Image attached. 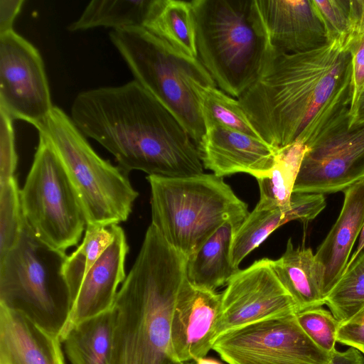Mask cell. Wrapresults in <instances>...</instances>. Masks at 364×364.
Returning a JSON list of instances; mask_svg holds the SVG:
<instances>
[{
	"instance_id": "obj_1",
	"label": "cell",
	"mask_w": 364,
	"mask_h": 364,
	"mask_svg": "<svg viewBox=\"0 0 364 364\" xmlns=\"http://www.w3.org/2000/svg\"><path fill=\"white\" fill-rule=\"evenodd\" d=\"M237 100L276 150L296 141L311 149L350 126L351 54L336 41L299 53L272 50L257 80Z\"/></svg>"
},
{
	"instance_id": "obj_2",
	"label": "cell",
	"mask_w": 364,
	"mask_h": 364,
	"mask_svg": "<svg viewBox=\"0 0 364 364\" xmlns=\"http://www.w3.org/2000/svg\"><path fill=\"white\" fill-rule=\"evenodd\" d=\"M73 121L111 153L127 174L181 178L204 173L198 146L176 116L136 80L80 92Z\"/></svg>"
},
{
	"instance_id": "obj_3",
	"label": "cell",
	"mask_w": 364,
	"mask_h": 364,
	"mask_svg": "<svg viewBox=\"0 0 364 364\" xmlns=\"http://www.w3.org/2000/svg\"><path fill=\"white\" fill-rule=\"evenodd\" d=\"M187 258L151 224L117 292L110 364H184L174 355L171 321Z\"/></svg>"
},
{
	"instance_id": "obj_4",
	"label": "cell",
	"mask_w": 364,
	"mask_h": 364,
	"mask_svg": "<svg viewBox=\"0 0 364 364\" xmlns=\"http://www.w3.org/2000/svg\"><path fill=\"white\" fill-rule=\"evenodd\" d=\"M198 58L220 90L238 99L272 48L256 0H193Z\"/></svg>"
},
{
	"instance_id": "obj_5",
	"label": "cell",
	"mask_w": 364,
	"mask_h": 364,
	"mask_svg": "<svg viewBox=\"0 0 364 364\" xmlns=\"http://www.w3.org/2000/svg\"><path fill=\"white\" fill-rule=\"evenodd\" d=\"M109 36L134 80L176 116L198 146L205 132L202 94L216 86L200 60L176 50L142 26L112 30Z\"/></svg>"
},
{
	"instance_id": "obj_6",
	"label": "cell",
	"mask_w": 364,
	"mask_h": 364,
	"mask_svg": "<svg viewBox=\"0 0 364 364\" xmlns=\"http://www.w3.org/2000/svg\"><path fill=\"white\" fill-rule=\"evenodd\" d=\"M151 225L186 258L223 224H241L247 205L213 173L170 178L150 175Z\"/></svg>"
},
{
	"instance_id": "obj_7",
	"label": "cell",
	"mask_w": 364,
	"mask_h": 364,
	"mask_svg": "<svg viewBox=\"0 0 364 364\" xmlns=\"http://www.w3.org/2000/svg\"><path fill=\"white\" fill-rule=\"evenodd\" d=\"M67 256L39 240L23 223L17 242L0 259V306L60 339L73 305L63 274Z\"/></svg>"
},
{
	"instance_id": "obj_8",
	"label": "cell",
	"mask_w": 364,
	"mask_h": 364,
	"mask_svg": "<svg viewBox=\"0 0 364 364\" xmlns=\"http://www.w3.org/2000/svg\"><path fill=\"white\" fill-rule=\"evenodd\" d=\"M59 158L82 205L87 225L126 221L139 193L127 174L101 158L72 118L54 106L36 127Z\"/></svg>"
},
{
	"instance_id": "obj_9",
	"label": "cell",
	"mask_w": 364,
	"mask_h": 364,
	"mask_svg": "<svg viewBox=\"0 0 364 364\" xmlns=\"http://www.w3.org/2000/svg\"><path fill=\"white\" fill-rule=\"evenodd\" d=\"M20 200L23 223L39 240L65 252L77 245L87 220L59 158L41 133Z\"/></svg>"
},
{
	"instance_id": "obj_10",
	"label": "cell",
	"mask_w": 364,
	"mask_h": 364,
	"mask_svg": "<svg viewBox=\"0 0 364 364\" xmlns=\"http://www.w3.org/2000/svg\"><path fill=\"white\" fill-rule=\"evenodd\" d=\"M212 350L228 364H327L333 355L309 338L296 314L228 331L214 341Z\"/></svg>"
},
{
	"instance_id": "obj_11",
	"label": "cell",
	"mask_w": 364,
	"mask_h": 364,
	"mask_svg": "<svg viewBox=\"0 0 364 364\" xmlns=\"http://www.w3.org/2000/svg\"><path fill=\"white\" fill-rule=\"evenodd\" d=\"M53 107L38 50L14 29L0 33V109L36 128Z\"/></svg>"
},
{
	"instance_id": "obj_12",
	"label": "cell",
	"mask_w": 364,
	"mask_h": 364,
	"mask_svg": "<svg viewBox=\"0 0 364 364\" xmlns=\"http://www.w3.org/2000/svg\"><path fill=\"white\" fill-rule=\"evenodd\" d=\"M272 261L268 258L255 261L249 267L240 269L227 284L221 293L215 340L251 323L297 313L296 306L277 277Z\"/></svg>"
},
{
	"instance_id": "obj_13",
	"label": "cell",
	"mask_w": 364,
	"mask_h": 364,
	"mask_svg": "<svg viewBox=\"0 0 364 364\" xmlns=\"http://www.w3.org/2000/svg\"><path fill=\"white\" fill-rule=\"evenodd\" d=\"M364 178V122L346 126L309 149L293 193H334Z\"/></svg>"
},
{
	"instance_id": "obj_14",
	"label": "cell",
	"mask_w": 364,
	"mask_h": 364,
	"mask_svg": "<svg viewBox=\"0 0 364 364\" xmlns=\"http://www.w3.org/2000/svg\"><path fill=\"white\" fill-rule=\"evenodd\" d=\"M221 307V294L183 282L173 307L171 341L181 363L204 358L212 350Z\"/></svg>"
},
{
	"instance_id": "obj_15",
	"label": "cell",
	"mask_w": 364,
	"mask_h": 364,
	"mask_svg": "<svg viewBox=\"0 0 364 364\" xmlns=\"http://www.w3.org/2000/svg\"><path fill=\"white\" fill-rule=\"evenodd\" d=\"M198 148L204 168L223 178L237 173L261 178L272 169L277 152L261 139L217 124L205 127Z\"/></svg>"
},
{
	"instance_id": "obj_16",
	"label": "cell",
	"mask_w": 364,
	"mask_h": 364,
	"mask_svg": "<svg viewBox=\"0 0 364 364\" xmlns=\"http://www.w3.org/2000/svg\"><path fill=\"white\" fill-rule=\"evenodd\" d=\"M256 4L273 50L299 53L328 42L313 0H256Z\"/></svg>"
},
{
	"instance_id": "obj_17",
	"label": "cell",
	"mask_w": 364,
	"mask_h": 364,
	"mask_svg": "<svg viewBox=\"0 0 364 364\" xmlns=\"http://www.w3.org/2000/svg\"><path fill=\"white\" fill-rule=\"evenodd\" d=\"M114 238L85 276L60 337L73 325L112 309L117 289L126 278L129 246L123 229L112 225Z\"/></svg>"
},
{
	"instance_id": "obj_18",
	"label": "cell",
	"mask_w": 364,
	"mask_h": 364,
	"mask_svg": "<svg viewBox=\"0 0 364 364\" xmlns=\"http://www.w3.org/2000/svg\"><path fill=\"white\" fill-rule=\"evenodd\" d=\"M59 336L0 306V364H65Z\"/></svg>"
},
{
	"instance_id": "obj_19",
	"label": "cell",
	"mask_w": 364,
	"mask_h": 364,
	"mask_svg": "<svg viewBox=\"0 0 364 364\" xmlns=\"http://www.w3.org/2000/svg\"><path fill=\"white\" fill-rule=\"evenodd\" d=\"M343 192L344 200L340 214L315 253L325 269V297L346 270L364 223V178Z\"/></svg>"
},
{
	"instance_id": "obj_20",
	"label": "cell",
	"mask_w": 364,
	"mask_h": 364,
	"mask_svg": "<svg viewBox=\"0 0 364 364\" xmlns=\"http://www.w3.org/2000/svg\"><path fill=\"white\" fill-rule=\"evenodd\" d=\"M272 265L297 312L325 304V269L311 248H295L289 238L284 254Z\"/></svg>"
},
{
	"instance_id": "obj_21",
	"label": "cell",
	"mask_w": 364,
	"mask_h": 364,
	"mask_svg": "<svg viewBox=\"0 0 364 364\" xmlns=\"http://www.w3.org/2000/svg\"><path fill=\"white\" fill-rule=\"evenodd\" d=\"M240 225L225 223L187 258L186 278L191 284L215 291L240 271L231 259L232 244Z\"/></svg>"
},
{
	"instance_id": "obj_22",
	"label": "cell",
	"mask_w": 364,
	"mask_h": 364,
	"mask_svg": "<svg viewBox=\"0 0 364 364\" xmlns=\"http://www.w3.org/2000/svg\"><path fill=\"white\" fill-rule=\"evenodd\" d=\"M114 329L112 309L70 327L61 342L71 364H110Z\"/></svg>"
},
{
	"instance_id": "obj_23",
	"label": "cell",
	"mask_w": 364,
	"mask_h": 364,
	"mask_svg": "<svg viewBox=\"0 0 364 364\" xmlns=\"http://www.w3.org/2000/svg\"><path fill=\"white\" fill-rule=\"evenodd\" d=\"M142 27L176 50L198 58L191 1L154 0Z\"/></svg>"
},
{
	"instance_id": "obj_24",
	"label": "cell",
	"mask_w": 364,
	"mask_h": 364,
	"mask_svg": "<svg viewBox=\"0 0 364 364\" xmlns=\"http://www.w3.org/2000/svg\"><path fill=\"white\" fill-rule=\"evenodd\" d=\"M307 151L308 147L299 141L277 151L272 169L257 179L259 200L256 207L284 211L289 208L294 184Z\"/></svg>"
},
{
	"instance_id": "obj_25",
	"label": "cell",
	"mask_w": 364,
	"mask_h": 364,
	"mask_svg": "<svg viewBox=\"0 0 364 364\" xmlns=\"http://www.w3.org/2000/svg\"><path fill=\"white\" fill-rule=\"evenodd\" d=\"M154 0H92L68 26L70 32L106 27L143 26Z\"/></svg>"
},
{
	"instance_id": "obj_26",
	"label": "cell",
	"mask_w": 364,
	"mask_h": 364,
	"mask_svg": "<svg viewBox=\"0 0 364 364\" xmlns=\"http://www.w3.org/2000/svg\"><path fill=\"white\" fill-rule=\"evenodd\" d=\"M113 238L112 225H87L82 243L70 255L67 256L63 266V274L70 288L73 304L85 276Z\"/></svg>"
},
{
	"instance_id": "obj_27",
	"label": "cell",
	"mask_w": 364,
	"mask_h": 364,
	"mask_svg": "<svg viewBox=\"0 0 364 364\" xmlns=\"http://www.w3.org/2000/svg\"><path fill=\"white\" fill-rule=\"evenodd\" d=\"M287 223L286 211L255 206L235 231L231 248L232 264L238 267L247 255Z\"/></svg>"
},
{
	"instance_id": "obj_28",
	"label": "cell",
	"mask_w": 364,
	"mask_h": 364,
	"mask_svg": "<svg viewBox=\"0 0 364 364\" xmlns=\"http://www.w3.org/2000/svg\"><path fill=\"white\" fill-rule=\"evenodd\" d=\"M334 317L345 321L364 306V250L346 268L325 297Z\"/></svg>"
},
{
	"instance_id": "obj_29",
	"label": "cell",
	"mask_w": 364,
	"mask_h": 364,
	"mask_svg": "<svg viewBox=\"0 0 364 364\" xmlns=\"http://www.w3.org/2000/svg\"><path fill=\"white\" fill-rule=\"evenodd\" d=\"M200 107L205 127L217 124L262 139L238 100L226 94L217 86L210 87L203 91Z\"/></svg>"
},
{
	"instance_id": "obj_30",
	"label": "cell",
	"mask_w": 364,
	"mask_h": 364,
	"mask_svg": "<svg viewBox=\"0 0 364 364\" xmlns=\"http://www.w3.org/2000/svg\"><path fill=\"white\" fill-rule=\"evenodd\" d=\"M23 225L20 189L14 176L0 183V259L16 245Z\"/></svg>"
},
{
	"instance_id": "obj_31",
	"label": "cell",
	"mask_w": 364,
	"mask_h": 364,
	"mask_svg": "<svg viewBox=\"0 0 364 364\" xmlns=\"http://www.w3.org/2000/svg\"><path fill=\"white\" fill-rule=\"evenodd\" d=\"M296 317L303 331L316 345L331 355L336 350L340 321L331 311L321 306L299 311Z\"/></svg>"
},
{
	"instance_id": "obj_32",
	"label": "cell",
	"mask_w": 364,
	"mask_h": 364,
	"mask_svg": "<svg viewBox=\"0 0 364 364\" xmlns=\"http://www.w3.org/2000/svg\"><path fill=\"white\" fill-rule=\"evenodd\" d=\"M328 41L345 44L350 28V0H313Z\"/></svg>"
},
{
	"instance_id": "obj_33",
	"label": "cell",
	"mask_w": 364,
	"mask_h": 364,
	"mask_svg": "<svg viewBox=\"0 0 364 364\" xmlns=\"http://www.w3.org/2000/svg\"><path fill=\"white\" fill-rule=\"evenodd\" d=\"M344 47L352 58V105L350 123L364 92V18L350 30Z\"/></svg>"
},
{
	"instance_id": "obj_34",
	"label": "cell",
	"mask_w": 364,
	"mask_h": 364,
	"mask_svg": "<svg viewBox=\"0 0 364 364\" xmlns=\"http://www.w3.org/2000/svg\"><path fill=\"white\" fill-rule=\"evenodd\" d=\"M12 117L0 109V183L14 177L18 157Z\"/></svg>"
},
{
	"instance_id": "obj_35",
	"label": "cell",
	"mask_w": 364,
	"mask_h": 364,
	"mask_svg": "<svg viewBox=\"0 0 364 364\" xmlns=\"http://www.w3.org/2000/svg\"><path fill=\"white\" fill-rule=\"evenodd\" d=\"M326 205L323 194L293 193L290 207L286 210L288 222L298 220L306 225L313 220Z\"/></svg>"
},
{
	"instance_id": "obj_36",
	"label": "cell",
	"mask_w": 364,
	"mask_h": 364,
	"mask_svg": "<svg viewBox=\"0 0 364 364\" xmlns=\"http://www.w3.org/2000/svg\"><path fill=\"white\" fill-rule=\"evenodd\" d=\"M336 341L364 354V306L348 320L340 322Z\"/></svg>"
},
{
	"instance_id": "obj_37",
	"label": "cell",
	"mask_w": 364,
	"mask_h": 364,
	"mask_svg": "<svg viewBox=\"0 0 364 364\" xmlns=\"http://www.w3.org/2000/svg\"><path fill=\"white\" fill-rule=\"evenodd\" d=\"M24 1L0 0V33L13 30V23Z\"/></svg>"
},
{
	"instance_id": "obj_38",
	"label": "cell",
	"mask_w": 364,
	"mask_h": 364,
	"mask_svg": "<svg viewBox=\"0 0 364 364\" xmlns=\"http://www.w3.org/2000/svg\"><path fill=\"white\" fill-rule=\"evenodd\" d=\"M327 364H364V358L359 350L350 347L342 352L336 350Z\"/></svg>"
},
{
	"instance_id": "obj_39",
	"label": "cell",
	"mask_w": 364,
	"mask_h": 364,
	"mask_svg": "<svg viewBox=\"0 0 364 364\" xmlns=\"http://www.w3.org/2000/svg\"><path fill=\"white\" fill-rule=\"evenodd\" d=\"M361 122H364V92L360 98L350 127Z\"/></svg>"
},
{
	"instance_id": "obj_40",
	"label": "cell",
	"mask_w": 364,
	"mask_h": 364,
	"mask_svg": "<svg viewBox=\"0 0 364 364\" xmlns=\"http://www.w3.org/2000/svg\"><path fill=\"white\" fill-rule=\"evenodd\" d=\"M364 250V223L359 235L358 245L356 250L353 253L352 257L350 258L346 267L350 265Z\"/></svg>"
},
{
	"instance_id": "obj_41",
	"label": "cell",
	"mask_w": 364,
	"mask_h": 364,
	"mask_svg": "<svg viewBox=\"0 0 364 364\" xmlns=\"http://www.w3.org/2000/svg\"><path fill=\"white\" fill-rule=\"evenodd\" d=\"M196 364H222L218 360L211 358H200L195 361Z\"/></svg>"
},
{
	"instance_id": "obj_42",
	"label": "cell",
	"mask_w": 364,
	"mask_h": 364,
	"mask_svg": "<svg viewBox=\"0 0 364 364\" xmlns=\"http://www.w3.org/2000/svg\"><path fill=\"white\" fill-rule=\"evenodd\" d=\"M184 364H196L195 361H191V363H185Z\"/></svg>"
}]
</instances>
